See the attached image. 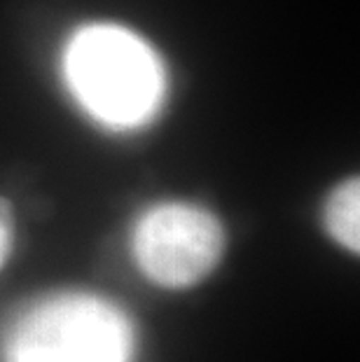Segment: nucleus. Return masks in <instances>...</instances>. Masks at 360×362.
<instances>
[{
  "mask_svg": "<svg viewBox=\"0 0 360 362\" xmlns=\"http://www.w3.org/2000/svg\"><path fill=\"white\" fill-rule=\"evenodd\" d=\"M14 248V208L10 199L0 197V269Z\"/></svg>",
  "mask_w": 360,
  "mask_h": 362,
  "instance_id": "39448f33",
  "label": "nucleus"
},
{
  "mask_svg": "<svg viewBox=\"0 0 360 362\" xmlns=\"http://www.w3.org/2000/svg\"><path fill=\"white\" fill-rule=\"evenodd\" d=\"M325 232L342 248L360 252V180L358 175L347 178L327 194L323 206Z\"/></svg>",
  "mask_w": 360,
  "mask_h": 362,
  "instance_id": "20e7f679",
  "label": "nucleus"
},
{
  "mask_svg": "<svg viewBox=\"0 0 360 362\" xmlns=\"http://www.w3.org/2000/svg\"><path fill=\"white\" fill-rule=\"evenodd\" d=\"M68 78L91 112L112 124H136L159 96V71L141 40L120 28L96 26L75 37Z\"/></svg>",
  "mask_w": 360,
  "mask_h": 362,
  "instance_id": "f257e3e1",
  "label": "nucleus"
},
{
  "mask_svg": "<svg viewBox=\"0 0 360 362\" xmlns=\"http://www.w3.org/2000/svg\"><path fill=\"white\" fill-rule=\"evenodd\" d=\"M127 356L129 327L110 306L64 297L21 318L7 362H124Z\"/></svg>",
  "mask_w": 360,
  "mask_h": 362,
  "instance_id": "f03ea898",
  "label": "nucleus"
},
{
  "mask_svg": "<svg viewBox=\"0 0 360 362\" xmlns=\"http://www.w3.org/2000/svg\"><path fill=\"white\" fill-rule=\"evenodd\" d=\"M227 248L222 222L190 204H162L141 218L134 257L148 279L166 290H187L216 272Z\"/></svg>",
  "mask_w": 360,
  "mask_h": 362,
  "instance_id": "7ed1b4c3",
  "label": "nucleus"
}]
</instances>
